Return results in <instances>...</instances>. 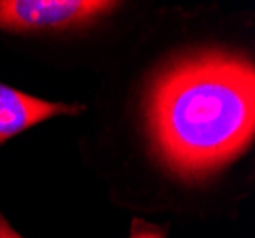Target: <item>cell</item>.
I'll use <instances>...</instances> for the list:
<instances>
[{
    "label": "cell",
    "instance_id": "obj_4",
    "mask_svg": "<svg viewBox=\"0 0 255 238\" xmlns=\"http://www.w3.org/2000/svg\"><path fill=\"white\" fill-rule=\"evenodd\" d=\"M129 238H166V229L149 223L145 219H133Z\"/></svg>",
    "mask_w": 255,
    "mask_h": 238
},
{
    "label": "cell",
    "instance_id": "obj_1",
    "mask_svg": "<svg viewBox=\"0 0 255 238\" xmlns=\"http://www.w3.org/2000/svg\"><path fill=\"white\" fill-rule=\"evenodd\" d=\"M158 160L181 179H202L252 145L255 69L240 55L204 52L162 69L145 99Z\"/></svg>",
    "mask_w": 255,
    "mask_h": 238
},
{
    "label": "cell",
    "instance_id": "obj_6",
    "mask_svg": "<svg viewBox=\"0 0 255 238\" xmlns=\"http://www.w3.org/2000/svg\"><path fill=\"white\" fill-rule=\"evenodd\" d=\"M8 238H23V237H21V235H17V233L10 227V231H8Z\"/></svg>",
    "mask_w": 255,
    "mask_h": 238
},
{
    "label": "cell",
    "instance_id": "obj_2",
    "mask_svg": "<svg viewBox=\"0 0 255 238\" xmlns=\"http://www.w3.org/2000/svg\"><path fill=\"white\" fill-rule=\"evenodd\" d=\"M117 2L105 0H0V29L48 31L92 23Z\"/></svg>",
    "mask_w": 255,
    "mask_h": 238
},
{
    "label": "cell",
    "instance_id": "obj_3",
    "mask_svg": "<svg viewBox=\"0 0 255 238\" xmlns=\"http://www.w3.org/2000/svg\"><path fill=\"white\" fill-rule=\"evenodd\" d=\"M80 109L78 105L32 98L0 82V143L42 120L59 115H76Z\"/></svg>",
    "mask_w": 255,
    "mask_h": 238
},
{
    "label": "cell",
    "instance_id": "obj_5",
    "mask_svg": "<svg viewBox=\"0 0 255 238\" xmlns=\"http://www.w3.org/2000/svg\"><path fill=\"white\" fill-rule=\"evenodd\" d=\"M8 231H10V225L4 219V216L0 214V238H8Z\"/></svg>",
    "mask_w": 255,
    "mask_h": 238
}]
</instances>
